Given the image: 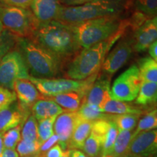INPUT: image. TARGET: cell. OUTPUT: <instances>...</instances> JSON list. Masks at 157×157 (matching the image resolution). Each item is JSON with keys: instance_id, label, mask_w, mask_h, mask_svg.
I'll return each mask as SVG.
<instances>
[{"instance_id": "cell-1", "label": "cell", "mask_w": 157, "mask_h": 157, "mask_svg": "<svg viewBox=\"0 0 157 157\" xmlns=\"http://www.w3.org/2000/svg\"><path fill=\"white\" fill-rule=\"evenodd\" d=\"M31 39L61 60L81 49L71 27L57 21L39 24Z\"/></svg>"}, {"instance_id": "cell-2", "label": "cell", "mask_w": 157, "mask_h": 157, "mask_svg": "<svg viewBox=\"0 0 157 157\" xmlns=\"http://www.w3.org/2000/svg\"><path fill=\"white\" fill-rule=\"evenodd\" d=\"M129 23L124 21L120 29L110 38L83 49L76 55L68 66L66 76L69 79L84 80L98 74L105 57L113 44L124 32Z\"/></svg>"}, {"instance_id": "cell-3", "label": "cell", "mask_w": 157, "mask_h": 157, "mask_svg": "<svg viewBox=\"0 0 157 157\" xmlns=\"http://www.w3.org/2000/svg\"><path fill=\"white\" fill-rule=\"evenodd\" d=\"M17 49L31 76L54 78L60 72L62 60L29 38H17Z\"/></svg>"}, {"instance_id": "cell-4", "label": "cell", "mask_w": 157, "mask_h": 157, "mask_svg": "<svg viewBox=\"0 0 157 157\" xmlns=\"http://www.w3.org/2000/svg\"><path fill=\"white\" fill-rule=\"evenodd\" d=\"M125 0H93L79 6L63 5L56 21L75 25L99 17L118 15L124 10Z\"/></svg>"}, {"instance_id": "cell-5", "label": "cell", "mask_w": 157, "mask_h": 157, "mask_svg": "<svg viewBox=\"0 0 157 157\" xmlns=\"http://www.w3.org/2000/svg\"><path fill=\"white\" fill-rule=\"evenodd\" d=\"M124 21L118 15L99 17L75 25H70L81 48L85 49L113 36L120 29Z\"/></svg>"}, {"instance_id": "cell-6", "label": "cell", "mask_w": 157, "mask_h": 157, "mask_svg": "<svg viewBox=\"0 0 157 157\" xmlns=\"http://www.w3.org/2000/svg\"><path fill=\"white\" fill-rule=\"evenodd\" d=\"M1 21L3 28L17 38L32 37L39 23L30 9L2 6Z\"/></svg>"}, {"instance_id": "cell-7", "label": "cell", "mask_w": 157, "mask_h": 157, "mask_svg": "<svg viewBox=\"0 0 157 157\" xmlns=\"http://www.w3.org/2000/svg\"><path fill=\"white\" fill-rule=\"evenodd\" d=\"M98 74L84 80L69 78H36L30 76L29 80L36 86L41 95L50 98L60 94L77 92L84 98L90 87L98 78ZM84 99V98H83Z\"/></svg>"}, {"instance_id": "cell-8", "label": "cell", "mask_w": 157, "mask_h": 157, "mask_svg": "<svg viewBox=\"0 0 157 157\" xmlns=\"http://www.w3.org/2000/svg\"><path fill=\"white\" fill-rule=\"evenodd\" d=\"M29 69L21 52L13 50L0 61V86L13 90L14 83L18 79L30 78Z\"/></svg>"}, {"instance_id": "cell-9", "label": "cell", "mask_w": 157, "mask_h": 157, "mask_svg": "<svg viewBox=\"0 0 157 157\" xmlns=\"http://www.w3.org/2000/svg\"><path fill=\"white\" fill-rule=\"evenodd\" d=\"M142 82L138 68L136 65H132L116 78L110 90V96L112 99L119 101H134Z\"/></svg>"}, {"instance_id": "cell-10", "label": "cell", "mask_w": 157, "mask_h": 157, "mask_svg": "<svg viewBox=\"0 0 157 157\" xmlns=\"http://www.w3.org/2000/svg\"><path fill=\"white\" fill-rule=\"evenodd\" d=\"M127 157H157V129L140 133L133 137Z\"/></svg>"}, {"instance_id": "cell-11", "label": "cell", "mask_w": 157, "mask_h": 157, "mask_svg": "<svg viewBox=\"0 0 157 157\" xmlns=\"http://www.w3.org/2000/svg\"><path fill=\"white\" fill-rule=\"evenodd\" d=\"M132 53V42L121 41L105 57L101 69L107 75H113L127 62Z\"/></svg>"}, {"instance_id": "cell-12", "label": "cell", "mask_w": 157, "mask_h": 157, "mask_svg": "<svg viewBox=\"0 0 157 157\" xmlns=\"http://www.w3.org/2000/svg\"><path fill=\"white\" fill-rule=\"evenodd\" d=\"M80 120L76 111H64L57 117L54 123V133L58 135V143L63 151L68 150L71 137Z\"/></svg>"}, {"instance_id": "cell-13", "label": "cell", "mask_w": 157, "mask_h": 157, "mask_svg": "<svg viewBox=\"0 0 157 157\" xmlns=\"http://www.w3.org/2000/svg\"><path fill=\"white\" fill-rule=\"evenodd\" d=\"M91 132L101 140L103 148L102 155H109L119 132L116 125L107 117L98 119L93 121Z\"/></svg>"}, {"instance_id": "cell-14", "label": "cell", "mask_w": 157, "mask_h": 157, "mask_svg": "<svg viewBox=\"0 0 157 157\" xmlns=\"http://www.w3.org/2000/svg\"><path fill=\"white\" fill-rule=\"evenodd\" d=\"M63 5L60 0H32L30 10L39 24L56 21Z\"/></svg>"}, {"instance_id": "cell-15", "label": "cell", "mask_w": 157, "mask_h": 157, "mask_svg": "<svg viewBox=\"0 0 157 157\" xmlns=\"http://www.w3.org/2000/svg\"><path fill=\"white\" fill-rule=\"evenodd\" d=\"M13 91L16 94L19 105L26 112H29V109L41 98L40 93L36 86L29 79H18L15 81Z\"/></svg>"}, {"instance_id": "cell-16", "label": "cell", "mask_w": 157, "mask_h": 157, "mask_svg": "<svg viewBox=\"0 0 157 157\" xmlns=\"http://www.w3.org/2000/svg\"><path fill=\"white\" fill-rule=\"evenodd\" d=\"M30 113L24 111L17 101L9 107L0 111V133H5L9 129L23 124Z\"/></svg>"}, {"instance_id": "cell-17", "label": "cell", "mask_w": 157, "mask_h": 157, "mask_svg": "<svg viewBox=\"0 0 157 157\" xmlns=\"http://www.w3.org/2000/svg\"><path fill=\"white\" fill-rule=\"evenodd\" d=\"M156 40L157 29L152 20L148 19L139 28L135 29L132 48L137 52H144Z\"/></svg>"}, {"instance_id": "cell-18", "label": "cell", "mask_w": 157, "mask_h": 157, "mask_svg": "<svg viewBox=\"0 0 157 157\" xmlns=\"http://www.w3.org/2000/svg\"><path fill=\"white\" fill-rule=\"evenodd\" d=\"M111 82L109 78H96L84 96L83 103L91 104L101 107L107 101L110 96Z\"/></svg>"}, {"instance_id": "cell-19", "label": "cell", "mask_w": 157, "mask_h": 157, "mask_svg": "<svg viewBox=\"0 0 157 157\" xmlns=\"http://www.w3.org/2000/svg\"><path fill=\"white\" fill-rule=\"evenodd\" d=\"M63 112V109L50 98L39 99L31 107V113L37 121L58 117Z\"/></svg>"}, {"instance_id": "cell-20", "label": "cell", "mask_w": 157, "mask_h": 157, "mask_svg": "<svg viewBox=\"0 0 157 157\" xmlns=\"http://www.w3.org/2000/svg\"><path fill=\"white\" fill-rule=\"evenodd\" d=\"M103 113L108 114L121 115V114H142V110L135 107L132 105L123 101L109 98L103 105L100 107Z\"/></svg>"}, {"instance_id": "cell-21", "label": "cell", "mask_w": 157, "mask_h": 157, "mask_svg": "<svg viewBox=\"0 0 157 157\" xmlns=\"http://www.w3.org/2000/svg\"><path fill=\"white\" fill-rule=\"evenodd\" d=\"M93 124V121L83 120L78 121L68 142V148L82 149L86 140L91 133Z\"/></svg>"}, {"instance_id": "cell-22", "label": "cell", "mask_w": 157, "mask_h": 157, "mask_svg": "<svg viewBox=\"0 0 157 157\" xmlns=\"http://www.w3.org/2000/svg\"><path fill=\"white\" fill-rule=\"evenodd\" d=\"M54 101L63 109L64 111L75 112L83 103V96L77 92L63 93L48 98Z\"/></svg>"}, {"instance_id": "cell-23", "label": "cell", "mask_w": 157, "mask_h": 157, "mask_svg": "<svg viewBox=\"0 0 157 157\" xmlns=\"http://www.w3.org/2000/svg\"><path fill=\"white\" fill-rule=\"evenodd\" d=\"M132 133V131H119L109 155L113 157H127Z\"/></svg>"}, {"instance_id": "cell-24", "label": "cell", "mask_w": 157, "mask_h": 157, "mask_svg": "<svg viewBox=\"0 0 157 157\" xmlns=\"http://www.w3.org/2000/svg\"><path fill=\"white\" fill-rule=\"evenodd\" d=\"M137 65L143 81L157 83V63L154 59L151 57L140 58Z\"/></svg>"}, {"instance_id": "cell-25", "label": "cell", "mask_w": 157, "mask_h": 157, "mask_svg": "<svg viewBox=\"0 0 157 157\" xmlns=\"http://www.w3.org/2000/svg\"><path fill=\"white\" fill-rule=\"evenodd\" d=\"M140 114H108V119L116 125L119 131H132L140 120Z\"/></svg>"}, {"instance_id": "cell-26", "label": "cell", "mask_w": 157, "mask_h": 157, "mask_svg": "<svg viewBox=\"0 0 157 157\" xmlns=\"http://www.w3.org/2000/svg\"><path fill=\"white\" fill-rule=\"evenodd\" d=\"M157 101V83L143 81L136 98V103L146 105Z\"/></svg>"}, {"instance_id": "cell-27", "label": "cell", "mask_w": 157, "mask_h": 157, "mask_svg": "<svg viewBox=\"0 0 157 157\" xmlns=\"http://www.w3.org/2000/svg\"><path fill=\"white\" fill-rule=\"evenodd\" d=\"M76 112L81 120L93 121V122L98 119H105L108 115L103 113L97 105L87 103H82Z\"/></svg>"}, {"instance_id": "cell-28", "label": "cell", "mask_w": 157, "mask_h": 157, "mask_svg": "<svg viewBox=\"0 0 157 157\" xmlns=\"http://www.w3.org/2000/svg\"><path fill=\"white\" fill-rule=\"evenodd\" d=\"M21 139L29 142L39 141L38 121L32 114L29 115L22 124Z\"/></svg>"}, {"instance_id": "cell-29", "label": "cell", "mask_w": 157, "mask_h": 157, "mask_svg": "<svg viewBox=\"0 0 157 157\" xmlns=\"http://www.w3.org/2000/svg\"><path fill=\"white\" fill-rule=\"evenodd\" d=\"M154 129H157V109H154L146 113L139 120L137 128L132 133V138L140 133Z\"/></svg>"}, {"instance_id": "cell-30", "label": "cell", "mask_w": 157, "mask_h": 157, "mask_svg": "<svg viewBox=\"0 0 157 157\" xmlns=\"http://www.w3.org/2000/svg\"><path fill=\"white\" fill-rule=\"evenodd\" d=\"M17 37L8 31L4 30L0 33V61L8 52L17 46Z\"/></svg>"}, {"instance_id": "cell-31", "label": "cell", "mask_w": 157, "mask_h": 157, "mask_svg": "<svg viewBox=\"0 0 157 157\" xmlns=\"http://www.w3.org/2000/svg\"><path fill=\"white\" fill-rule=\"evenodd\" d=\"M82 149L87 157H99L103 151L101 140L93 132L87 138Z\"/></svg>"}, {"instance_id": "cell-32", "label": "cell", "mask_w": 157, "mask_h": 157, "mask_svg": "<svg viewBox=\"0 0 157 157\" xmlns=\"http://www.w3.org/2000/svg\"><path fill=\"white\" fill-rule=\"evenodd\" d=\"M40 146L39 141L29 142L21 139L16 146V151L21 157H38Z\"/></svg>"}, {"instance_id": "cell-33", "label": "cell", "mask_w": 157, "mask_h": 157, "mask_svg": "<svg viewBox=\"0 0 157 157\" xmlns=\"http://www.w3.org/2000/svg\"><path fill=\"white\" fill-rule=\"evenodd\" d=\"M56 118L57 117H53L38 121L39 142L41 144L55 134L54 123Z\"/></svg>"}, {"instance_id": "cell-34", "label": "cell", "mask_w": 157, "mask_h": 157, "mask_svg": "<svg viewBox=\"0 0 157 157\" xmlns=\"http://www.w3.org/2000/svg\"><path fill=\"white\" fill-rule=\"evenodd\" d=\"M22 124L9 129L3 135V143L5 148L15 150L17 145L21 140Z\"/></svg>"}, {"instance_id": "cell-35", "label": "cell", "mask_w": 157, "mask_h": 157, "mask_svg": "<svg viewBox=\"0 0 157 157\" xmlns=\"http://www.w3.org/2000/svg\"><path fill=\"white\" fill-rule=\"evenodd\" d=\"M135 6L140 13L147 16L157 13V0H135Z\"/></svg>"}, {"instance_id": "cell-36", "label": "cell", "mask_w": 157, "mask_h": 157, "mask_svg": "<svg viewBox=\"0 0 157 157\" xmlns=\"http://www.w3.org/2000/svg\"><path fill=\"white\" fill-rule=\"evenodd\" d=\"M16 101V94L14 91L0 86V111L9 107Z\"/></svg>"}, {"instance_id": "cell-37", "label": "cell", "mask_w": 157, "mask_h": 157, "mask_svg": "<svg viewBox=\"0 0 157 157\" xmlns=\"http://www.w3.org/2000/svg\"><path fill=\"white\" fill-rule=\"evenodd\" d=\"M32 0H3V6L16 7L23 9H29Z\"/></svg>"}, {"instance_id": "cell-38", "label": "cell", "mask_w": 157, "mask_h": 157, "mask_svg": "<svg viewBox=\"0 0 157 157\" xmlns=\"http://www.w3.org/2000/svg\"><path fill=\"white\" fill-rule=\"evenodd\" d=\"M65 151L63 150L59 143L55 145L46 152L40 154L38 157H61Z\"/></svg>"}, {"instance_id": "cell-39", "label": "cell", "mask_w": 157, "mask_h": 157, "mask_svg": "<svg viewBox=\"0 0 157 157\" xmlns=\"http://www.w3.org/2000/svg\"><path fill=\"white\" fill-rule=\"evenodd\" d=\"M59 141V138L58 137V135L54 134L52 136H51L48 140H47L45 142L42 143L40 146V148H39V154H43V153L46 152L47 151H48L49 149L52 148V146H54L55 145L58 143Z\"/></svg>"}, {"instance_id": "cell-40", "label": "cell", "mask_w": 157, "mask_h": 157, "mask_svg": "<svg viewBox=\"0 0 157 157\" xmlns=\"http://www.w3.org/2000/svg\"><path fill=\"white\" fill-rule=\"evenodd\" d=\"M93 0H60L61 4H63L64 6L72 7V6H79L84 4L90 2Z\"/></svg>"}, {"instance_id": "cell-41", "label": "cell", "mask_w": 157, "mask_h": 157, "mask_svg": "<svg viewBox=\"0 0 157 157\" xmlns=\"http://www.w3.org/2000/svg\"><path fill=\"white\" fill-rule=\"evenodd\" d=\"M148 52L151 56V58L154 59L155 61L157 63V40L153 42L151 45L149 47Z\"/></svg>"}, {"instance_id": "cell-42", "label": "cell", "mask_w": 157, "mask_h": 157, "mask_svg": "<svg viewBox=\"0 0 157 157\" xmlns=\"http://www.w3.org/2000/svg\"><path fill=\"white\" fill-rule=\"evenodd\" d=\"M2 157H20L16 150L5 148Z\"/></svg>"}, {"instance_id": "cell-43", "label": "cell", "mask_w": 157, "mask_h": 157, "mask_svg": "<svg viewBox=\"0 0 157 157\" xmlns=\"http://www.w3.org/2000/svg\"><path fill=\"white\" fill-rule=\"evenodd\" d=\"M69 157H87L85 154L78 149H69Z\"/></svg>"}, {"instance_id": "cell-44", "label": "cell", "mask_w": 157, "mask_h": 157, "mask_svg": "<svg viewBox=\"0 0 157 157\" xmlns=\"http://www.w3.org/2000/svg\"><path fill=\"white\" fill-rule=\"evenodd\" d=\"M3 135L4 133H0V157H2L3 154L4 150H5V147H4L3 143Z\"/></svg>"}, {"instance_id": "cell-45", "label": "cell", "mask_w": 157, "mask_h": 157, "mask_svg": "<svg viewBox=\"0 0 157 157\" xmlns=\"http://www.w3.org/2000/svg\"><path fill=\"white\" fill-rule=\"evenodd\" d=\"M2 5H0V33L2 32L4 30L2 23L1 21V11H2Z\"/></svg>"}, {"instance_id": "cell-46", "label": "cell", "mask_w": 157, "mask_h": 157, "mask_svg": "<svg viewBox=\"0 0 157 157\" xmlns=\"http://www.w3.org/2000/svg\"><path fill=\"white\" fill-rule=\"evenodd\" d=\"M152 21H153V23H154V24L155 25V26H156V28L157 29V13L156 14V16H155L154 18L152 19Z\"/></svg>"}, {"instance_id": "cell-47", "label": "cell", "mask_w": 157, "mask_h": 157, "mask_svg": "<svg viewBox=\"0 0 157 157\" xmlns=\"http://www.w3.org/2000/svg\"><path fill=\"white\" fill-rule=\"evenodd\" d=\"M61 157H69V151H68V150L65 151Z\"/></svg>"}, {"instance_id": "cell-48", "label": "cell", "mask_w": 157, "mask_h": 157, "mask_svg": "<svg viewBox=\"0 0 157 157\" xmlns=\"http://www.w3.org/2000/svg\"><path fill=\"white\" fill-rule=\"evenodd\" d=\"M102 157H113L111 155H102Z\"/></svg>"}, {"instance_id": "cell-49", "label": "cell", "mask_w": 157, "mask_h": 157, "mask_svg": "<svg viewBox=\"0 0 157 157\" xmlns=\"http://www.w3.org/2000/svg\"><path fill=\"white\" fill-rule=\"evenodd\" d=\"M2 2H3V0H0V5H2Z\"/></svg>"}]
</instances>
